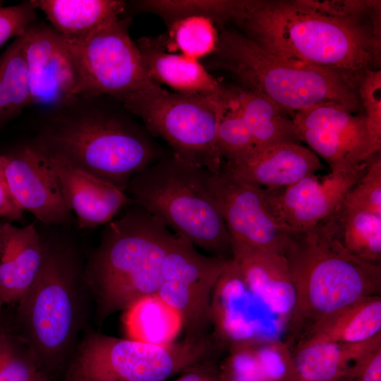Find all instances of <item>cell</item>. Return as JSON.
I'll return each mask as SVG.
<instances>
[{
    "label": "cell",
    "instance_id": "obj_18",
    "mask_svg": "<svg viewBox=\"0 0 381 381\" xmlns=\"http://www.w3.org/2000/svg\"><path fill=\"white\" fill-rule=\"evenodd\" d=\"M322 168L309 148L286 143L253 149L222 162L220 169L262 188L290 186Z\"/></svg>",
    "mask_w": 381,
    "mask_h": 381
},
{
    "label": "cell",
    "instance_id": "obj_35",
    "mask_svg": "<svg viewBox=\"0 0 381 381\" xmlns=\"http://www.w3.org/2000/svg\"><path fill=\"white\" fill-rule=\"evenodd\" d=\"M358 95L365 111L368 133L376 152L381 150V71L368 70L361 78Z\"/></svg>",
    "mask_w": 381,
    "mask_h": 381
},
{
    "label": "cell",
    "instance_id": "obj_25",
    "mask_svg": "<svg viewBox=\"0 0 381 381\" xmlns=\"http://www.w3.org/2000/svg\"><path fill=\"white\" fill-rule=\"evenodd\" d=\"M51 26L68 40L83 37L121 17L126 3L119 0H32Z\"/></svg>",
    "mask_w": 381,
    "mask_h": 381
},
{
    "label": "cell",
    "instance_id": "obj_5",
    "mask_svg": "<svg viewBox=\"0 0 381 381\" xmlns=\"http://www.w3.org/2000/svg\"><path fill=\"white\" fill-rule=\"evenodd\" d=\"M217 65L241 87L258 93L292 115L331 103L353 112L359 107L357 85L329 69L277 55L243 35L222 27L213 52Z\"/></svg>",
    "mask_w": 381,
    "mask_h": 381
},
{
    "label": "cell",
    "instance_id": "obj_34",
    "mask_svg": "<svg viewBox=\"0 0 381 381\" xmlns=\"http://www.w3.org/2000/svg\"><path fill=\"white\" fill-rule=\"evenodd\" d=\"M344 202L381 216L380 152L369 160L365 172L350 189Z\"/></svg>",
    "mask_w": 381,
    "mask_h": 381
},
{
    "label": "cell",
    "instance_id": "obj_2",
    "mask_svg": "<svg viewBox=\"0 0 381 381\" xmlns=\"http://www.w3.org/2000/svg\"><path fill=\"white\" fill-rule=\"evenodd\" d=\"M76 246L44 241V258L30 289L16 303L11 326L31 349L41 372L51 379L71 365L94 304Z\"/></svg>",
    "mask_w": 381,
    "mask_h": 381
},
{
    "label": "cell",
    "instance_id": "obj_26",
    "mask_svg": "<svg viewBox=\"0 0 381 381\" xmlns=\"http://www.w3.org/2000/svg\"><path fill=\"white\" fill-rule=\"evenodd\" d=\"M321 222L349 253L362 260L380 264L381 216L343 200Z\"/></svg>",
    "mask_w": 381,
    "mask_h": 381
},
{
    "label": "cell",
    "instance_id": "obj_22",
    "mask_svg": "<svg viewBox=\"0 0 381 381\" xmlns=\"http://www.w3.org/2000/svg\"><path fill=\"white\" fill-rule=\"evenodd\" d=\"M381 346V333L364 341H297L292 346L297 381H345Z\"/></svg>",
    "mask_w": 381,
    "mask_h": 381
},
{
    "label": "cell",
    "instance_id": "obj_37",
    "mask_svg": "<svg viewBox=\"0 0 381 381\" xmlns=\"http://www.w3.org/2000/svg\"><path fill=\"white\" fill-rule=\"evenodd\" d=\"M36 11L30 1L0 7V47L11 38L23 35L36 21Z\"/></svg>",
    "mask_w": 381,
    "mask_h": 381
},
{
    "label": "cell",
    "instance_id": "obj_1",
    "mask_svg": "<svg viewBox=\"0 0 381 381\" xmlns=\"http://www.w3.org/2000/svg\"><path fill=\"white\" fill-rule=\"evenodd\" d=\"M231 22L265 49L356 85L380 65V6L357 13L345 1L238 0Z\"/></svg>",
    "mask_w": 381,
    "mask_h": 381
},
{
    "label": "cell",
    "instance_id": "obj_27",
    "mask_svg": "<svg viewBox=\"0 0 381 381\" xmlns=\"http://www.w3.org/2000/svg\"><path fill=\"white\" fill-rule=\"evenodd\" d=\"M253 138L255 147L286 143H300L291 117L267 97L243 88H230Z\"/></svg>",
    "mask_w": 381,
    "mask_h": 381
},
{
    "label": "cell",
    "instance_id": "obj_19",
    "mask_svg": "<svg viewBox=\"0 0 381 381\" xmlns=\"http://www.w3.org/2000/svg\"><path fill=\"white\" fill-rule=\"evenodd\" d=\"M37 144L47 157L68 207L76 214L78 228L106 224L122 207L131 203L124 190L73 167Z\"/></svg>",
    "mask_w": 381,
    "mask_h": 381
},
{
    "label": "cell",
    "instance_id": "obj_41",
    "mask_svg": "<svg viewBox=\"0 0 381 381\" xmlns=\"http://www.w3.org/2000/svg\"><path fill=\"white\" fill-rule=\"evenodd\" d=\"M63 381H90L73 363L69 365Z\"/></svg>",
    "mask_w": 381,
    "mask_h": 381
},
{
    "label": "cell",
    "instance_id": "obj_31",
    "mask_svg": "<svg viewBox=\"0 0 381 381\" xmlns=\"http://www.w3.org/2000/svg\"><path fill=\"white\" fill-rule=\"evenodd\" d=\"M169 36L181 54L198 60L214 52L218 32L210 19L190 16L170 23Z\"/></svg>",
    "mask_w": 381,
    "mask_h": 381
},
{
    "label": "cell",
    "instance_id": "obj_3",
    "mask_svg": "<svg viewBox=\"0 0 381 381\" xmlns=\"http://www.w3.org/2000/svg\"><path fill=\"white\" fill-rule=\"evenodd\" d=\"M102 231L85 263L91 291L92 320L100 326L114 313L157 294L165 258L176 235L158 218L131 203Z\"/></svg>",
    "mask_w": 381,
    "mask_h": 381
},
{
    "label": "cell",
    "instance_id": "obj_24",
    "mask_svg": "<svg viewBox=\"0 0 381 381\" xmlns=\"http://www.w3.org/2000/svg\"><path fill=\"white\" fill-rule=\"evenodd\" d=\"M381 333V297L361 298L316 322L296 341L357 343Z\"/></svg>",
    "mask_w": 381,
    "mask_h": 381
},
{
    "label": "cell",
    "instance_id": "obj_23",
    "mask_svg": "<svg viewBox=\"0 0 381 381\" xmlns=\"http://www.w3.org/2000/svg\"><path fill=\"white\" fill-rule=\"evenodd\" d=\"M137 45L149 77L176 92L229 97V88L223 86L198 60L183 54L166 52L162 42L142 37Z\"/></svg>",
    "mask_w": 381,
    "mask_h": 381
},
{
    "label": "cell",
    "instance_id": "obj_29",
    "mask_svg": "<svg viewBox=\"0 0 381 381\" xmlns=\"http://www.w3.org/2000/svg\"><path fill=\"white\" fill-rule=\"evenodd\" d=\"M31 104L23 35L0 56V131Z\"/></svg>",
    "mask_w": 381,
    "mask_h": 381
},
{
    "label": "cell",
    "instance_id": "obj_40",
    "mask_svg": "<svg viewBox=\"0 0 381 381\" xmlns=\"http://www.w3.org/2000/svg\"><path fill=\"white\" fill-rule=\"evenodd\" d=\"M214 361H208L186 369L175 381H219Z\"/></svg>",
    "mask_w": 381,
    "mask_h": 381
},
{
    "label": "cell",
    "instance_id": "obj_36",
    "mask_svg": "<svg viewBox=\"0 0 381 381\" xmlns=\"http://www.w3.org/2000/svg\"><path fill=\"white\" fill-rule=\"evenodd\" d=\"M228 352L217 367L219 381H267L252 344L234 348Z\"/></svg>",
    "mask_w": 381,
    "mask_h": 381
},
{
    "label": "cell",
    "instance_id": "obj_28",
    "mask_svg": "<svg viewBox=\"0 0 381 381\" xmlns=\"http://www.w3.org/2000/svg\"><path fill=\"white\" fill-rule=\"evenodd\" d=\"M123 324L128 339L156 345L174 342L183 328L179 313L157 294L138 300L125 310Z\"/></svg>",
    "mask_w": 381,
    "mask_h": 381
},
{
    "label": "cell",
    "instance_id": "obj_13",
    "mask_svg": "<svg viewBox=\"0 0 381 381\" xmlns=\"http://www.w3.org/2000/svg\"><path fill=\"white\" fill-rule=\"evenodd\" d=\"M209 184L219 205L233 248L284 255L291 230L271 212L264 188L219 169L209 172Z\"/></svg>",
    "mask_w": 381,
    "mask_h": 381
},
{
    "label": "cell",
    "instance_id": "obj_42",
    "mask_svg": "<svg viewBox=\"0 0 381 381\" xmlns=\"http://www.w3.org/2000/svg\"><path fill=\"white\" fill-rule=\"evenodd\" d=\"M32 381H52V380L42 372H40Z\"/></svg>",
    "mask_w": 381,
    "mask_h": 381
},
{
    "label": "cell",
    "instance_id": "obj_4",
    "mask_svg": "<svg viewBox=\"0 0 381 381\" xmlns=\"http://www.w3.org/2000/svg\"><path fill=\"white\" fill-rule=\"evenodd\" d=\"M284 255L296 293L287 329L291 346L336 310L380 295L381 265L349 253L322 222L308 230L291 232Z\"/></svg>",
    "mask_w": 381,
    "mask_h": 381
},
{
    "label": "cell",
    "instance_id": "obj_12",
    "mask_svg": "<svg viewBox=\"0 0 381 381\" xmlns=\"http://www.w3.org/2000/svg\"><path fill=\"white\" fill-rule=\"evenodd\" d=\"M210 308L212 334L222 349L282 339L287 332V324L250 289L232 258L215 284Z\"/></svg>",
    "mask_w": 381,
    "mask_h": 381
},
{
    "label": "cell",
    "instance_id": "obj_38",
    "mask_svg": "<svg viewBox=\"0 0 381 381\" xmlns=\"http://www.w3.org/2000/svg\"><path fill=\"white\" fill-rule=\"evenodd\" d=\"M23 210L9 188L4 169V157L0 154V217L10 222L20 221L23 219Z\"/></svg>",
    "mask_w": 381,
    "mask_h": 381
},
{
    "label": "cell",
    "instance_id": "obj_10",
    "mask_svg": "<svg viewBox=\"0 0 381 381\" xmlns=\"http://www.w3.org/2000/svg\"><path fill=\"white\" fill-rule=\"evenodd\" d=\"M121 17L83 37L66 39L78 73L76 98L109 95L122 100L155 83L148 75L140 51Z\"/></svg>",
    "mask_w": 381,
    "mask_h": 381
},
{
    "label": "cell",
    "instance_id": "obj_32",
    "mask_svg": "<svg viewBox=\"0 0 381 381\" xmlns=\"http://www.w3.org/2000/svg\"><path fill=\"white\" fill-rule=\"evenodd\" d=\"M41 372L28 344L0 324V381H32Z\"/></svg>",
    "mask_w": 381,
    "mask_h": 381
},
{
    "label": "cell",
    "instance_id": "obj_11",
    "mask_svg": "<svg viewBox=\"0 0 381 381\" xmlns=\"http://www.w3.org/2000/svg\"><path fill=\"white\" fill-rule=\"evenodd\" d=\"M228 260L202 254L176 235L157 294L181 315L186 338L202 339L212 334L211 296Z\"/></svg>",
    "mask_w": 381,
    "mask_h": 381
},
{
    "label": "cell",
    "instance_id": "obj_8",
    "mask_svg": "<svg viewBox=\"0 0 381 381\" xmlns=\"http://www.w3.org/2000/svg\"><path fill=\"white\" fill-rule=\"evenodd\" d=\"M231 99V93L223 97L172 92L155 83L121 102L149 132L171 146L174 156L216 173L222 164L216 147L217 128Z\"/></svg>",
    "mask_w": 381,
    "mask_h": 381
},
{
    "label": "cell",
    "instance_id": "obj_15",
    "mask_svg": "<svg viewBox=\"0 0 381 381\" xmlns=\"http://www.w3.org/2000/svg\"><path fill=\"white\" fill-rule=\"evenodd\" d=\"M369 160L350 169L331 171L322 178L313 174L288 186L264 188L271 212L291 231L312 229L335 211Z\"/></svg>",
    "mask_w": 381,
    "mask_h": 381
},
{
    "label": "cell",
    "instance_id": "obj_21",
    "mask_svg": "<svg viewBox=\"0 0 381 381\" xmlns=\"http://www.w3.org/2000/svg\"><path fill=\"white\" fill-rule=\"evenodd\" d=\"M231 251V258L238 265L250 289L288 326L296 293L284 255L245 248H233Z\"/></svg>",
    "mask_w": 381,
    "mask_h": 381
},
{
    "label": "cell",
    "instance_id": "obj_43",
    "mask_svg": "<svg viewBox=\"0 0 381 381\" xmlns=\"http://www.w3.org/2000/svg\"><path fill=\"white\" fill-rule=\"evenodd\" d=\"M2 310L3 309L0 308V324L2 323L1 320V313Z\"/></svg>",
    "mask_w": 381,
    "mask_h": 381
},
{
    "label": "cell",
    "instance_id": "obj_7",
    "mask_svg": "<svg viewBox=\"0 0 381 381\" xmlns=\"http://www.w3.org/2000/svg\"><path fill=\"white\" fill-rule=\"evenodd\" d=\"M35 141L124 191L135 174L166 157L137 126L99 111L58 114Z\"/></svg>",
    "mask_w": 381,
    "mask_h": 381
},
{
    "label": "cell",
    "instance_id": "obj_39",
    "mask_svg": "<svg viewBox=\"0 0 381 381\" xmlns=\"http://www.w3.org/2000/svg\"><path fill=\"white\" fill-rule=\"evenodd\" d=\"M345 381H381V346L367 356Z\"/></svg>",
    "mask_w": 381,
    "mask_h": 381
},
{
    "label": "cell",
    "instance_id": "obj_14",
    "mask_svg": "<svg viewBox=\"0 0 381 381\" xmlns=\"http://www.w3.org/2000/svg\"><path fill=\"white\" fill-rule=\"evenodd\" d=\"M291 119L300 141L323 159L331 171L354 168L368 162L376 152L365 115L325 103L295 112Z\"/></svg>",
    "mask_w": 381,
    "mask_h": 381
},
{
    "label": "cell",
    "instance_id": "obj_9",
    "mask_svg": "<svg viewBox=\"0 0 381 381\" xmlns=\"http://www.w3.org/2000/svg\"><path fill=\"white\" fill-rule=\"evenodd\" d=\"M221 351L212 334L156 345L109 336L88 326L72 363L90 381H164L195 365L215 360Z\"/></svg>",
    "mask_w": 381,
    "mask_h": 381
},
{
    "label": "cell",
    "instance_id": "obj_20",
    "mask_svg": "<svg viewBox=\"0 0 381 381\" xmlns=\"http://www.w3.org/2000/svg\"><path fill=\"white\" fill-rule=\"evenodd\" d=\"M44 240L34 224L18 227L0 219V308L15 306L35 280Z\"/></svg>",
    "mask_w": 381,
    "mask_h": 381
},
{
    "label": "cell",
    "instance_id": "obj_6",
    "mask_svg": "<svg viewBox=\"0 0 381 381\" xmlns=\"http://www.w3.org/2000/svg\"><path fill=\"white\" fill-rule=\"evenodd\" d=\"M209 171L173 154L135 174L125 192L135 204L210 255L230 259L231 239L209 184Z\"/></svg>",
    "mask_w": 381,
    "mask_h": 381
},
{
    "label": "cell",
    "instance_id": "obj_17",
    "mask_svg": "<svg viewBox=\"0 0 381 381\" xmlns=\"http://www.w3.org/2000/svg\"><path fill=\"white\" fill-rule=\"evenodd\" d=\"M2 155L4 173L19 207L43 224H69L72 212L44 152L37 143L20 145Z\"/></svg>",
    "mask_w": 381,
    "mask_h": 381
},
{
    "label": "cell",
    "instance_id": "obj_30",
    "mask_svg": "<svg viewBox=\"0 0 381 381\" xmlns=\"http://www.w3.org/2000/svg\"><path fill=\"white\" fill-rule=\"evenodd\" d=\"M139 5L160 15L169 24L186 17L201 16L223 25L231 20L234 0H150L140 1Z\"/></svg>",
    "mask_w": 381,
    "mask_h": 381
},
{
    "label": "cell",
    "instance_id": "obj_16",
    "mask_svg": "<svg viewBox=\"0 0 381 381\" xmlns=\"http://www.w3.org/2000/svg\"><path fill=\"white\" fill-rule=\"evenodd\" d=\"M32 104L62 107L76 99V65L66 39L33 23L23 34Z\"/></svg>",
    "mask_w": 381,
    "mask_h": 381
},
{
    "label": "cell",
    "instance_id": "obj_33",
    "mask_svg": "<svg viewBox=\"0 0 381 381\" xmlns=\"http://www.w3.org/2000/svg\"><path fill=\"white\" fill-rule=\"evenodd\" d=\"M216 147L222 162L255 147L253 138L232 95L219 123Z\"/></svg>",
    "mask_w": 381,
    "mask_h": 381
}]
</instances>
